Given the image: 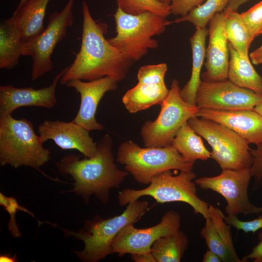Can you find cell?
<instances>
[{"label": "cell", "mask_w": 262, "mask_h": 262, "mask_svg": "<svg viewBox=\"0 0 262 262\" xmlns=\"http://www.w3.org/2000/svg\"><path fill=\"white\" fill-rule=\"evenodd\" d=\"M82 13L80 50L72 64L67 67L60 83L66 85L74 79L91 81L106 76L118 82L123 81L134 62L126 57L105 38L108 25L93 19L84 0L82 2Z\"/></svg>", "instance_id": "1"}, {"label": "cell", "mask_w": 262, "mask_h": 262, "mask_svg": "<svg viewBox=\"0 0 262 262\" xmlns=\"http://www.w3.org/2000/svg\"><path fill=\"white\" fill-rule=\"evenodd\" d=\"M112 148V139L106 134L97 143V152L94 156L81 159L71 154L57 162L58 172L71 176L74 181L73 188L65 192L74 193L86 203H88L92 196L102 203H107L110 190L119 187L129 174L118 168Z\"/></svg>", "instance_id": "2"}, {"label": "cell", "mask_w": 262, "mask_h": 262, "mask_svg": "<svg viewBox=\"0 0 262 262\" xmlns=\"http://www.w3.org/2000/svg\"><path fill=\"white\" fill-rule=\"evenodd\" d=\"M146 201L136 200L127 205L120 214L104 218L98 215L85 221L83 227L75 232L62 229L66 237L82 241L83 249L74 251L84 262H97L112 254L114 240L126 226L139 221L148 209Z\"/></svg>", "instance_id": "3"}, {"label": "cell", "mask_w": 262, "mask_h": 262, "mask_svg": "<svg viewBox=\"0 0 262 262\" xmlns=\"http://www.w3.org/2000/svg\"><path fill=\"white\" fill-rule=\"evenodd\" d=\"M32 122L12 115L0 117V164L15 168L29 166L40 171L50 159Z\"/></svg>", "instance_id": "4"}, {"label": "cell", "mask_w": 262, "mask_h": 262, "mask_svg": "<svg viewBox=\"0 0 262 262\" xmlns=\"http://www.w3.org/2000/svg\"><path fill=\"white\" fill-rule=\"evenodd\" d=\"M114 17L116 35L108 40L133 62L140 60L149 49L157 48L158 42L152 37L162 34L173 23L166 17L152 12L131 15L118 7Z\"/></svg>", "instance_id": "5"}, {"label": "cell", "mask_w": 262, "mask_h": 262, "mask_svg": "<svg viewBox=\"0 0 262 262\" xmlns=\"http://www.w3.org/2000/svg\"><path fill=\"white\" fill-rule=\"evenodd\" d=\"M116 161L139 183L149 184L156 175L167 170L191 171L194 162L184 158L171 145L142 147L131 140L118 147Z\"/></svg>", "instance_id": "6"}, {"label": "cell", "mask_w": 262, "mask_h": 262, "mask_svg": "<svg viewBox=\"0 0 262 262\" xmlns=\"http://www.w3.org/2000/svg\"><path fill=\"white\" fill-rule=\"evenodd\" d=\"M196 174L192 171H180L176 175L171 170L162 172L152 179L149 185L140 189H124L117 196L121 206L138 200L143 196H149L158 203L181 202L190 205L195 213L204 219L209 217L208 203L197 195Z\"/></svg>", "instance_id": "7"}, {"label": "cell", "mask_w": 262, "mask_h": 262, "mask_svg": "<svg viewBox=\"0 0 262 262\" xmlns=\"http://www.w3.org/2000/svg\"><path fill=\"white\" fill-rule=\"evenodd\" d=\"M188 122L210 145L211 158L221 170L251 167L253 158L249 144L233 131L221 124L196 116L191 118Z\"/></svg>", "instance_id": "8"}, {"label": "cell", "mask_w": 262, "mask_h": 262, "mask_svg": "<svg viewBox=\"0 0 262 262\" xmlns=\"http://www.w3.org/2000/svg\"><path fill=\"white\" fill-rule=\"evenodd\" d=\"M179 81H172L168 94L160 104V113L154 121H146L140 135L146 147H164L171 145L177 132L183 124L196 116L200 108L187 103L180 97Z\"/></svg>", "instance_id": "9"}, {"label": "cell", "mask_w": 262, "mask_h": 262, "mask_svg": "<svg viewBox=\"0 0 262 262\" xmlns=\"http://www.w3.org/2000/svg\"><path fill=\"white\" fill-rule=\"evenodd\" d=\"M74 0H68L60 12L50 14L44 32L32 40L24 42L22 56L32 59L31 80L34 81L53 67L51 55L57 44L66 35V30L74 21Z\"/></svg>", "instance_id": "10"}, {"label": "cell", "mask_w": 262, "mask_h": 262, "mask_svg": "<svg viewBox=\"0 0 262 262\" xmlns=\"http://www.w3.org/2000/svg\"><path fill=\"white\" fill-rule=\"evenodd\" d=\"M252 178L251 168L222 170L213 177H203L195 180L196 185L203 190H210L221 195L227 202V215L237 216L258 214L262 206L253 204L249 199L248 186Z\"/></svg>", "instance_id": "11"}, {"label": "cell", "mask_w": 262, "mask_h": 262, "mask_svg": "<svg viewBox=\"0 0 262 262\" xmlns=\"http://www.w3.org/2000/svg\"><path fill=\"white\" fill-rule=\"evenodd\" d=\"M181 217L174 210L166 212L157 225L145 229H138L133 224L124 227L113 241L112 253L119 257L129 254L151 253L154 243L161 237L174 234L180 230Z\"/></svg>", "instance_id": "12"}, {"label": "cell", "mask_w": 262, "mask_h": 262, "mask_svg": "<svg viewBox=\"0 0 262 262\" xmlns=\"http://www.w3.org/2000/svg\"><path fill=\"white\" fill-rule=\"evenodd\" d=\"M262 103V95L238 86L229 80L214 82L202 81L196 97V105L200 109H253Z\"/></svg>", "instance_id": "13"}, {"label": "cell", "mask_w": 262, "mask_h": 262, "mask_svg": "<svg viewBox=\"0 0 262 262\" xmlns=\"http://www.w3.org/2000/svg\"><path fill=\"white\" fill-rule=\"evenodd\" d=\"M226 20V14L222 12L216 14L209 23L206 70L201 75L202 81L214 82L228 80L229 52Z\"/></svg>", "instance_id": "14"}, {"label": "cell", "mask_w": 262, "mask_h": 262, "mask_svg": "<svg viewBox=\"0 0 262 262\" xmlns=\"http://www.w3.org/2000/svg\"><path fill=\"white\" fill-rule=\"evenodd\" d=\"M117 82L108 76L87 82L79 79L69 81L66 85L73 88L81 98L79 109L73 121L89 131L103 129L96 118L98 106L106 93L117 89Z\"/></svg>", "instance_id": "15"}, {"label": "cell", "mask_w": 262, "mask_h": 262, "mask_svg": "<svg viewBox=\"0 0 262 262\" xmlns=\"http://www.w3.org/2000/svg\"><path fill=\"white\" fill-rule=\"evenodd\" d=\"M67 67L57 74L51 84L46 87L34 89L32 87L18 88L12 85L0 86V117L11 115L16 109L24 106L47 109L57 103L56 89L58 82Z\"/></svg>", "instance_id": "16"}, {"label": "cell", "mask_w": 262, "mask_h": 262, "mask_svg": "<svg viewBox=\"0 0 262 262\" xmlns=\"http://www.w3.org/2000/svg\"><path fill=\"white\" fill-rule=\"evenodd\" d=\"M37 131L43 143L51 140L62 149H76L84 157H92L97 152V143L94 142L89 131L73 120H46L38 126Z\"/></svg>", "instance_id": "17"}, {"label": "cell", "mask_w": 262, "mask_h": 262, "mask_svg": "<svg viewBox=\"0 0 262 262\" xmlns=\"http://www.w3.org/2000/svg\"><path fill=\"white\" fill-rule=\"evenodd\" d=\"M196 117L221 124L233 131L248 144H262V115L253 109L218 110L200 109Z\"/></svg>", "instance_id": "18"}, {"label": "cell", "mask_w": 262, "mask_h": 262, "mask_svg": "<svg viewBox=\"0 0 262 262\" xmlns=\"http://www.w3.org/2000/svg\"><path fill=\"white\" fill-rule=\"evenodd\" d=\"M50 0H26L18 5L13 15L20 30L22 40L29 42L44 30L46 11Z\"/></svg>", "instance_id": "19"}, {"label": "cell", "mask_w": 262, "mask_h": 262, "mask_svg": "<svg viewBox=\"0 0 262 262\" xmlns=\"http://www.w3.org/2000/svg\"><path fill=\"white\" fill-rule=\"evenodd\" d=\"M208 29L196 28L189 38L192 53V67L191 77L182 89L180 95L185 102L196 105V97L198 88L202 82L201 69L206 56V39Z\"/></svg>", "instance_id": "20"}, {"label": "cell", "mask_w": 262, "mask_h": 262, "mask_svg": "<svg viewBox=\"0 0 262 262\" xmlns=\"http://www.w3.org/2000/svg\"><path fill=\"white\" fill-rule=\"evenodd\" d=\"M24 45L18 25L12 16L0 25V68L11 69L17 66Z\"/></svg>", "instance_id": "21"}, {"label": "cell", "mask_w": 262, "mask_h": 262, "mask_svg": "<svg viewBox=\"0 0 262 262\" xmlns=\"http://www.w3.org/2000/svg\"><path fill=\"white\" fill-rule=\"evenodd\" d=\"M228 80L235 85L262 95V77L252 66L249 56L243 55L229 43Z\"/></svg>", "instance_id": "22"}, {"label": "cell", "mask_w": 262, "mask_h": 262, "mask_svg": "<svg viewBox=\"0 0 262 262\" xmlns=\"http://www.w3.org/2000/svg\"><path fill=\"white\" fill-rule=\"evenodd\" d=\"M169 89L164 84L138 82L123 95L122 101L126 110L134 114L151 106L160 105L167 97Z\"/></svg>", "instance_id": "23"}, {"label": "cell", "mask_w": 262, "mask_h": 262, "mask_svg": "<svg viewBox=\"0 0 262 262\" xmlns=\"http://www.w3.org/2000/svg\"><path fill=\"white\" fill-rule=\"evenodd\" d=\"M171 145L184 158L194 163L197 160L205 161L211 158V152L207 149L200 136L193 130L188 121L179 130Z\"/></svg>", "instance_id": "24"}, {"label": "cell", "mask_w": 262, "mask_h": 262, "mask_svg": "<svg viewBox=\"0 0 262 262\" xmlns=\"http://www.w3.org/2000/svg\"><path fill=\"white\" fill-rule=\"evenodd\" d=\"M189 244L186 234L181 230L160 238L151 248L155 262H179Z\"/></svg>", "instance_id": "25"}, {"label": "cell", "mask_w": 262, "mask_h": 262, "mask_svg": "<svg viewBox=\"0 0 262 262\" xmlns=\"http://www.w3.org/2000/svg\"><path fill=\"white\" fill-rule=\"evenodd\" d=\"M226 14V31L229 43L240 54L249 56V49L255 38L245 23L241 14L236 11Z\"/></svg>", "instance_id": "26"}, {"label": "cell", "mask_w": 262, "mask_h": 262, "mask_svg": "<svg viewBox=\"0 0 262 262\" xmlns=\"http://www.w3.org/2000/svg\"><path fill=\"white\" fill-rule=\"evenodd\" d=\"M230 0H206L201 5L194 8L186 15L173 21V23L189 22L196 28H205L213 16L223 12Z\"/></svg>", "instance_id": "27"}, {"label": "cell", "mask_w": 262, "mask_h": 262, "mask_svg": "<svg viewBox=\"0 0 262 262\" xmlns=\"http://www.w3.org/2000/svg\"><path fill=\"white\" fill-rule=\"evenodd\" d=\"M117 7L123 12L137 15L146 12H152L165 17L171 14L170 5L157 0H116Z\"/></svg>", "instance_id": "28"}, {"label": "cell", "mask_w": 262, "mask_h": 262, "mask_svg": "<svg viewBox=\"0 0 262 262\" xmlns=\"http://www.w3.org/2000/svg\"><path fill=\"white\" fill-rule=\"evenodd\" d=\"M205 219V224L200 230V235L204 238L208 249L218 255L222 262H235L211 218L209 217Z\"/></svg>", "instance_id": "29"}, {"label": "cell", "mask_w": 262, "mask_h": 262, "mask_svg": "<svg viewBox=\"0 0 262 262\" xmlns=\"http://www.w3.org/2000/svg\"><path fill=\"white\" fill-rule=\"evenodd\" d=\"M208 212L217 231L230 251L235 262H242V259L238 256L234 246L231 226L226 222L223 212L219 208L212 205H209Z\"/></svg>", "instance_id": "30"}, {"label": "cell", "mask_w": 262, "mask_h": 262, "mask_svg": "<svg viewBox=\"0 0 262 262\" xmlns=\"http://www.w3.org/2000/svg\"><path fill=\"white\" fill-rule=\"evenodd\" d=\"M167 70L165 63L146 65L140 67L137 72L138 82L148 84H164Z\"/></svg>", "instance_id": "31"}, {"label": "cell", "mask_w": 262, "mask_h": 262, "mask_svg": "<svg viewBox=\"0 0 262 262\" xmlns=\"http://www.w3.org/2000/svg\"><path fill=\"white\" fill-rule=\"evenodd\" d=\"M0 205L9 213L10 219L8 229L11 234L15 238L20 237L21 234L16 222V214L18 211L27 213L32 216L33 214L26 208L18 204L16 199L13 196L8 197L0 193Z\"/></svg>", "instance_id": "32"}, {"label": "cell", "mask_w": 262, "mask_h": 262, "mask_svg": "<svg viewBox=\"0 0 262 262\" xmlns=\"http://www.w3.org/2000/svg\"><path fill=\"white\" fill-rule=\"evenodd\" d=\"M241 16L254 38L262 34V1L241 13Z\"/></svg>", "instance_id": "33"}, {"label": "cell", "mask_w": 262, "mask_h": 262, "mask_svg": "<svg viewBox=\"0 0 262 262\" xmlns=\"http://www.w3.org/2000/svg\"><path fill=\"white\" fill-rule=\"evenodd\" d=\"M226 222L237 230H242L246 233H255L262 229V214L251 220L242 221L237 216L225 215Z\"/></svg>", "instance_id": "34"}, {"label": "cell", "mask_w": 262, "mask_h": 262, "mask_svg": "<svg viewBox=\"0 0 262 262\" xmlns=\"http://www.w3.org/2000/svg\"><path fill=\"white\" fill-rule=\"evenodd\" d=\"M253 164L251 166L252 178L254 180V188L259 189L262 186V144L251 149Z\"/></svg>", "instance_id": "35"}, {"label": "cell", "mask_w": 262, "mask_h": 262, "mask_svg": "<svg viewBox=\"0 0 262 262\" xmlns=\"http://www.w3.org/2000/svg\"><path fill=\"white\" fill-rule=\"evenodd\" d=\"M206 0H171V14L183 16L194 8L202 4Z\"/></svg>", "instance_id": "36"}, {"label": "cell", "mask_w": 262, "mask_h": 262, "mask_svg": "<svg viewBox=\"0 0 262 262\" xmlns=\"http://www.w3.org/2000/svg\"><path fill=\"white\" fill-rule=\"evenodd\" d=\"M257 236L259 243L250 253L243 257L242 262H248V260H252L254 262H262V230L258 233Z\"/></svg>", "instance_id": "37"}, {"label": "cell", "mask_w": 262, "mask_h": 262, "mask_svg": "<svg viewBox=\"0 0 262 262\" xmlns=\"http://www.w3.org/2000/svg\"><path fill=\"white\" fill-rule=\"evenodd\" d=\"M250 0H230L228 5L223 11L227 14L230 12L237 11L238 9L243 4Z\"/></svg>", "instance_id": "38"}, {"label": "cell", "mask_w": 262, "mask_h": 262, "mask_svg": "<svg viewBox=\"0 0 262 262\" xmlns=\"http://www.w3.org/2000/svg\"><path fill=\"white\" fill-rule=\"evenodd\" d=\"M249 56L253 64H262V45L251 52Z\"/></svg>", "instance_id": "39"}, {"label": "cell", "mask_w": 262, "mask_h": 262, "mask_svg": "<svg viewBox=\"0 0 262 262\" xmlns=\"http://www.w3.org/2000/svg\"><path fill=\"white\" fill-rule=\"evenodd\" d=\"M131 258L136 262H155L151 253L131 255Z\"/></svg>", "instance_id": "40"}, {"label": "cell", "mask_w": 262, "mask_h": 262, "mask_svg": "<svg viewBox=\"0 0 262 262\" xmlns=\"http://www.w3.org/2000/svg\"><path fill=\"white\" fill-rule=\"evenodd\" d=\"M202 262H221L222 260L215 253L208 249L204 254L202 260Z\"/></svg>", "instance_id": "41"}, {"label": "cell", "mask_w": 262, "mask_h": 262, "mask_svg": "<svg viewBox=\"0 0 262 262\" xmlns=\"http://www.w3.org/2000/svg\"><path fill=\"white\" fill-rule=\"evenodd\" d=\"M0 262H17V257L15 254L11 255V253L8 254L5 253L0 255Z\"/></svg>", "instance_id": "42"}, {"label": "cell", "mask_w": 262, "mask_h": 262, "mask_svg": "<svg viewBox=\"0 0 262 262\" xmlns=\"http://www.w3.org/2000/svg\"><path fill=\"white\" fill-rule=\"evenodd\" d=\"M253 109L262 115V103L257 105Z\"/></svg>", "instance_id": "43"}, {"label": "cell", "mask_w": 262, "mask_h": 262, "mask_svg": "<svg viewBox=\"0 0 262 262\" xmlns=\"http://www.w3.org/2000/svg\"><path fill=\"white\" fill-rule=\"evenodd\" d=\"M165 5H170L171 0H157Z\"/></svg>", "instance_id": "44"}, {"label": "cell", "mask_w": 262, "mask_h": 262, "mask_svg": "<svg viewBox=\"0 0 262 262\" xmlns=\"http://www.w3.org/2000/svg\"><path fill=\"white\" fill-rule=\"evenodd\" d=\"M26 0H20L18 5L22 4Z\"/></svg>", "instance_id": "45"}]
</instances>
